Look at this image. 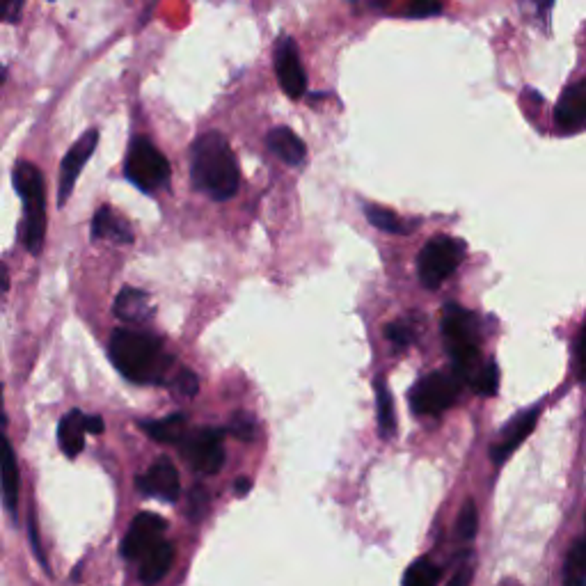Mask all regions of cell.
Returning a JSON list of instances; mask_svg holds the SVG:
<instances>
[{"label":"cell","mask_w":586,"mask_h":586,"mask_svg":"<svg viewBox=\"0 0 586 586\" xmlns=\"http://www.w3.org/2000/svg\"><path fill=\"white\" fill-rule=\"evenodd\" d=\"M190 172H193L195 188L207 193L211 200L225 202L239 193V163L223 133L209 131L193 142Z\"/></svg>","instance_id":"6da1fadb"},{"label":"cell","mask_w":586,"mask_h":586,"mask_svg":"<svg viewBox=\"0 0 586 586\" xmlns=\"http://www.w3.org/2000/svg\"><path fill=\"white\" fill-rule=\"evenodd\" d=\"M108 353L117 371L133 383H161L172 364V358L163 353L156 337L129 328L113 332Z\"/></svg>","instance_id":"7a4b0ae2"},{"label":"cell","mask_w":586,"mask_h":586,"mask_svg":"<svg viewBox=\"0 0 586 586\" xmlns=\"http://www.w3.org/2000/svg\"><path fill=\"white\" fill-rule=\"evenodd\" d=\"M442 335L447 339L451 371L463 383H472L483 367L479 355V323L474 314L454 303L447 305L442 314Z\"/></svg>","instance_id":"3957f363"},{"label":"cell","mask_w":586,"mask_h":586,"mask_svg":"<svg viewBox=\"0 0 586 586\" xmlns=\"http://www.w3.org/2000/svg\"><path fill=\"white\" fill-rule=\"evenodd\" d=\"M14 188L23 200L21 241L30 255H39L46 236V186L44 174L35 163L21 161L12 172Z\"/></svg>","instance_id":"277c9868"},{"label":"cell","mask_w":586,"mask_h":586,"mask_svg":"<svg viewBox=\"0 0 586 586\" xmlns=\"http://www.w3.org/2000/svg\"><path fill=\"white\" fill-rule=\"evenodd\" d=\"M124 174L133 186H138L145 193H154V190L163 188L170 181V161L165 158L152 140L145 136H138L131 140L129 154H126Z\"/></svg>","instance_id":"5b68a950"},{"label":"cell","mask_w":586,"mask_h":586,"mask_svg":"<svg viewBox=\"0 0 586 586\" xmlns=\"http://www.w3.org/2000/svg\"><path fill=\"white\" fill-rule=\"evenodd\" d=\"M465 257V243L451 236H433V239L424 245L417 259L419 282L426 289H438L447 277L454 275V271L461 266Z\"/></svg>","instance_id":"8992f818"},{"label":"cell","mask_w":586,"mask_h":586,"mask_svg":"<svg viewBox=\"0 0 586 586\" xmlns=\"http://www.w3.org/2000/svg\"><path fill=\"white\" fill-rule=\"evenodd\" d=\"M463 380L458 378L454 371H435V374L426 376L424 380L413 387L410 392V406L417 415H438L442 410L454 406V401L461 392Z\"/></svg>","instance_id":"52a82bcc"},{"label":"cell","mask_w":586,"mask_h":586,"mask_svg":"<svg viewBox=\"0 0 586 586\" xmlns=\"http://www.w3.org/2000/svg\"><path fill=\"white\" fill-rule=\"evenodd\" d=\"M225 431L223 429H202L190 433L181 442V454L186 456L190 467L197 472L213 474L225 463Z\"/></svg>","instance_id":"ba28073f"},{"label":"cell","mask_w":586,"mask_h":586,"mask_svg":"<svg viewBox=\"0 0 586 586\" xmlns=\"http://www.w3.org/2000/svg\"><path fill=\"white\" fill-rule=\"evenodd\" d=\"M275 71L287 97L300 99L307 92V74L300 62L298 44L289 35H282L275 44Z\"/></svg>","instance_id":"9c48e42d"},{"label":"cell","mask_w":586,"mask_h":586,"mask_svg":"<svg viewBox=\"0 0 586 586\" xmlns=\"http://www.w3.org/2000/svg\"><path fill=\"white\" fill-rule=\"evenodd\" d=\"M99 145V131L97 129H87L81 138H78L71 149L67 152V156L62 158V165H60V186H58V204L60 207H65L69 195L74 193V186L78 177H81V172L85 168V163L90 161L94 149Z\"/></svg>","instance_id":"30bf717a"},{"label":"cell","mask_w":586,"mask_h":586,"mask_svg":"<svg viewBox=\"0 0 586 586\" xmlns=\"http://www.w3.org/2000/svg\"><path fill=\"white\" fill-rule=\"evenodd\" d=\"M554 124L564 136L586 131V76L570 83L554 108Z\"/></svg>","instance_id":"8fae6325"},{"label":"cell","mask_w":586,"mask_h":586,"mask_svg":"<svg viewBox=\"0 0 586 586\" xmlns=\"http://www.w3.org/2000/svg\"><path fill=\"white\" fill-rule=\"evenodd\" d=\"M165 520L156 513H140L133 520L129 532H126L122 541L124 559H142L145 554L161 543V536L165 532Z\"/></svg>","instance_id":"7c38bea8"},{"label":"cell","mask_w":586,"mask_h":586,"mask_svg":"<svg viewBox=\"0 0 586 586\" xmlns=\"http://www.w3.org/2000/svg\"><path fill=\"white\" fill-rule=\"evenodd\" d=\"M538 413L541 410L532 408V410H525V413H520L511 419L509 424L504 426L500 438L493 447H490V458H493L495 465H502L504 461H509L513 451H516L522 442H525L532 431L536 429V422H538Z\"/></svg>","instance_id":"4fadbf2b"},{"label":"cell","mask_w":586,"mask_h":586,"mask_svg":"<svg viewBox=\"0 0 586 586\" xmlns=\"http://www.w3.org/2000/svg\"><path fill=\"white\" fill-rule=\"evenodd\" d=\"M138 486L142 493L152 495L156 500L163 502H177L181 495L179 472L168 458H161V461L154 463V467H149L145 477L138 479Z\"/></svg>","instance_id":"5bb4252c"},{"label":"cell","mask_w":586,"mask_h":586,"mask_svg":"<svg viewBox=\"0 0 586 586\" xmlns=\"http://www.w3.org/2000/svg\"><path fill=\"white\" fill-rule=\"evenodd\" d=\"M92 239H108L113 243H133V229L110 207H101L92 218Z\"/></svg>","instance_id":"9a60e30c"},{"label":"cell","mask_w":586,"mask_h":586,"mask_svg":"<svg viewBox=\"0 0 586 586\" xmlns=\"http://www.w3.org/2000/svg\"><path fill=\"white\" fill-rule=\"evenodd\" d=\"M268 149L275 156H280L287 165H300L305 161L307 156V147L305 142L296 136L289 126H277V129H271V133L266 136Z\"/></svg>","instance_id":"2e32d148"},{"label":"cell","mask_w":586,"mask_h":586,"mask_svg":"<svg viewBox=\"0 0 586 586\" xmlns=\"http://www.w3.org/2000/svg\"><path fill=\"white\" fill-rule=\"evenodd\" d=\"M85 433H87V417L81 410H69V413L60 419L58 426V442L65 456L76 458L85 447Z\"/></svg>","instance_id":"e0dca14e"},{"label":"cell","mask_w":586,"mask_h":586,"mask_svg":"<svg viewBox=\"0 0 586 586\" xmlns=\"http://www.w3.org/2000/svg\"><path fill=\"white\" fill-rule=\"evenodd\" d=\"M117 319L131 323H145L154 316L152 298L140 289H124L115 300Z\"/></svg>","instance_id":"ac0fdd59"},{"label":"cell","mask_w":586,"mask_h":586,"mask_svg":"<svg viewBox=\"0 0 586 586\" xmlns=\"http://www.w3.org/2000/svg\"><path fill=\"white\" fill-rule=\"evenodd\" d=\"M174 561V548L172 543L161 541L156 548L149 550L145 557H142V566H140V582L145 586H154L168 575V570L172 568Z\"/></svg>","instance_id":"d6986e66"},{"label":"cell","mask_w":586,"mask_h":586,"mask_svg":"<svg viewBox=\"0 0 586 586\" xmlns=\"http://www.w3.org/2000/svg\"><path fill=\"white\" fill-rule=\"evenodd\" d=\"M186 415H170L163 419H154V422H142V429L149 438L161 442V445H181L188 435L186 431Z\"/></svg>","instance_id":"ffe728a7"},{"label":"cell","mask_w":586,"mask_h":586,"mask_svg":"<svg viewBox=\"0 0 586 586\" xmlns=\"http://www.w3.org/2000/svg\"><path fill=\"white\" fill-rule=\"evenodd\" d=\"M3 504L10 513H17L19 504V465L10 440L3 442Z\"/></svg>","instance_id":"44dd1931"},{"label":"cell","mask_w":586,"mask_h":586,"mask_svg":"<svg viewBox=\"0 0 586 586\" xmlns=\"http://www.w3.org/2000/svg\"><path fill=\"white\" fill-rule=\"evenodd\" d=\"M364 216H367L369 223L376 229H380V232H387V234L413 232V225H408L406 220L397 216V213L385 207H378V204H367V207H364Z\"/></svg>","instance_id":"7402d4cb"},{"label":"cell","mask_w":586,"mask_h":586,"mask_svg":"<svg viewBox=\"0 0 586 586\" xmlns=\"http://www.w3.org/2000/svg\"><path fill=\"white\" fill-rule=\"evenodd\" d=\"M564 586H586V538L573 543L564 564Z\"/></svg>","instance_id":"603a6c76"},{"label":"cell","mask_w":586,"mask_h":586,"mask_svg":"<svg viewBox=\"0 0 586 586\" xmlns=\"http://www.w3.org/2000/svg\"><path fill=\"white\" fill-rule=\"evenodd\" d=\"M376 410H378V429L383 438H390L397 431V415H394V401L383 380L376 383Z\"/></svg>","instance_id":"cb8c5ba5"},{"label":"cell","mask_w":586,"mask_h":586,"mask_svg":"<svg viewBox=\"0 0 586 586\" xmlns=\"http://www.w3.org/2000/svg\"><path fill=\"white\" fill-rule=\"evenodd\" d=\"M440 582V568L431 564L429 559H419L406 570L403 577V586H438Z\"/></svg>","instance_id":"d4e9b609"},{"label":"cell","mask_w":586,"mask_h":586,"mask_svg":"<svg viewBox=\"0 0 586 586\" xmlns=\"http://www.w3.org/2000/svg\"><path fill=\"white\" fill-rule=\"evenodd\" d=\"M477 529H479V511H477V504L472 500H467L463 504L461 513H458V520H456V532L461 541H472L474 536H477Z\"/></svg>","instance_id":"484cf974"},{"label":"cell","mask_w":586,"mask_h":586,"mask_svg":"<svg viewBox=\"0 0 586 586\" xmlns=\"http://www.w3.org/2000/svg\"><path fill=\"white\" fill-rule=\"evenodd\" d=\"M472 387L477 390L481 397H493L500 387V369H497L495 362H486L477 374V378L472 380Z\"/></svg>","instance_id":"4316f807"},{"label":"cell","mask_w":586,"mask_h":586,"mask_svg":"<svg viewBox=\"0 0 586 586\" xmlns=\"http://www.w3.org/2000/svg\"><path fill=\"white\" fill-rule=\"evenodd\" d=\"M229 433L236 435V438L243 440V442H252L257 435V422L250 415L239 413V415H234L232 424H229Z\"/></svg>","instance_id":"83f0119b"},{"label":"cell","mask_w":586,"mask_h":586,"mask_svg":"<svg viewBox=\"0 0 586 586\" xmlns=\"http://www.w3.org/2000/svg\"><path fill=\"white\" fill-rule=\"evenodd\" d=\"M445 10L442 0H410L406 7V14L410 19H426V17H435Z\"/></svg>","instance_id":"f1b7e54d"},{"label":"cell","mask_w":586,"mask_h":586,"mask_svg":"<svg viewBox=\"0 0 586 586\" xmlns=\"http://www.w3.org/2000/svg\"><path fill=\"white\" fill-rule=\"evenodd\" d=\"M209 504V493L202 486H195L188 495V516L190 520H202L204 513H207Z\"/></svg>","instance_id":"f546056e"},{"label":"cell","mask_w":586,"mask_h":586,"mask_svg":"<svg viewBox=\"0 0 586 586\" xmlns=\"http://www.w3.org/2000/svg\"><path fill=\"white\" fill-rule=\"evenodd\" d=\"M472 577H474V561H472V552L463 554V561L458 564L454 570V577H451L447 586H472Z\"/></svg>","instance_id":"4dcf8cb0"},{"label":"cell","mask_w":586,"mask_h":586,"mask_svg":"<svg viewBox=\"0 0 586 586\" xmlns=\"http://www.w3.org/2000/svg\"><path fill=\"white\" fill-rule=\"evenodd\" d=\"M385 332H387V337H390V342H392L394 346H399V348L408 346V344L415 339V330L410 328L408 323H403V321H399V323H390V326L385 328Z\"/></svg>","instance_id":"1f68e13d"},{"label":"cell","mask_w":586,"mask_h":586,"mask_svg":"<svg viewBox=\"0 0 586 586\" xmlns=\"http://www.w3.org/2000/svg\"><path fill=\"white\" fill-rule=\"evenodd\" d=\"M197 390H200V380H197V376L193 374L190 369H184L181 374L177 376V392L179 394H186V397L193 399Z\"/></svg>","instance_id":"d6a6232c"},{"label":"cell","mask_w":586,"mask_h":586,"mask_svg":"<svg viewBox=\"0 0 586 586\" xmlns=\"http://www.w3.org/2000/svg\"><path fill=\"white\" fill-rule=\"evenodd\" d=\"M0 12L7 23H19L23 12V0H0Z\"/></svg>","instance_id":"836d02e7"},{"label":"cell","mask_w":586,"mask_h":586,"mask_svg":"<svg viewBox=\"0 0 586 586\" xmlns=\"http://www.w3.org/2000/svg\"><path fill=\"white\" fill-rule=\"evenodd\" d=\"M577 374L582 380H586V321L580 330V339H577Z\"/></svg>","instance_id":"e575fe53"},{"label":"cell","mask_w":586,"mask_h":586,"mask_svg":"<svg viewBox=\"0 0 586 586\" xmlns=\"http://www.w3.org/2000/svg\"><path fill=\"white\" fill-rule=\"evenodd\" d=\"M28 529H30V538H33V548H35V552H37V559H39V564H42V566L46 568V559H44L42 545H39V534H37V529H35V513H33V509H30Z\"/></svg>","instance_id":"d590c367"},{"label":"cell","mask_w":586,"mask_h":586,"mask_svg":"<svg viewBox=\"0 0 586 586\" xmlns=\"http://www.w3.org/2000/svg\"><path fill=\"white\" fill-rule=\"evenodd\" d=\"M87 433H94V435L104 433V419H101V417H87Z\"/></svg>","instance_id":"8d00e7d4"},{"label":"cell","mask_w":586,"mask_h":586,"mask_svg":"<svg viewBox=\"0 0 586 586\" xmlns=\"http://www.w3.org/2000/svg\"><path fill=\"white\" fill-rule=\"evenodd\" d=\"M250 488H252V481L248 479V477H241V479H236V495H248L250 493Z\"/></svg>","instance_id":"74e56055"},{"label":"cell","mask_w":586,"mask_h":586,"mask_svg":"<svg viewBox=\"0 0 586 586\" xmlns=\"http://www.w3.org/2000/svg\"><path fill=\"white\" fill-rule=\"evenodd\" d=\"M532 3L538 7V10H543V12H548L550 7L554 5V0H532Z\"/></svg>","instance_id":"f35d334b"}]
</instances>
